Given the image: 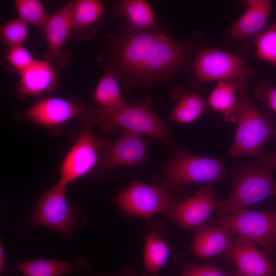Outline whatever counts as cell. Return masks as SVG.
Masks as SVG:
<instances>
[{
  "mask_svg": "<svg viewBox=\"0 0 276 276\" xmlns=\"http://www.w3.org/2000/svg\"><path fill=\"white\" fill-rule=\"evenodd\" d=\"M190 48L154 29H131L114 45L111 60L127 86L147 88L169 78L189 61Z\"/></svg>",
  "mask_w": 276,
  "mask_h": 276,
  "instance_id": "1",
  "label": "cell"
},
{
  "mask_svg": "<svg viewBox=\"0 0 276 276\" xmlns=\"http://www.w3.org/2000/svg\"><path fill=\"white\" fill-rule=\"evenodd\" d=\"M275 170L276 152L270 155L264 151L256 160L235 167L231 193L217 216H229L276 195V181L272 174Z\"/></svg>",
  "mask_w": 276,
  "mask_h": 276,
  "instance_id": "2",
  "label": "cell"
},
{
  "mask_svg": "<svg viewBox=\"0 0 276 276\" xmlns=\"http://www.w3.org/2000/svg\"><path fill=\"white\" fill-rule=\"evenodd\" d=\"M151 104V100L148 98L112 111L87 105L82 121L90 127L97 125L106 132L121 128L156 139L172 147L174 142L167 125L154 111Z\"/></svg>",
  "mask_w": 276,
  "mask_h": 276,
  "instance_id": "3",
  "label": "cell"
},
{
  "mask_svg": "<svg viewBox=\"0 0 276 276\" xmlns=\"http://www.w3.org/2000/svg\"><path fill=\"white\" fill-rule=\"evenodd\" d=\"M253 73L252 70L247 69L241 77L234 82L237 87L240 107L234 140L228 151L230 157L257 158L264 152L266 143L275 134L269 119L248 96L247 83Z\"/></svg>",
  "mask_w": 276,
  "mask_h": 276,
  "instance_id": "4",
  "label": "cell"
},
{
  "mask_svg": "<svg viewBox=\"0 0 276 276\" xmlns=\"http://www.w3.org/2000/svg\"><path fill=\"white\" fill-rule=\"evenodd\" d=\"M163 168L165 176L161 186L167 191L191 183H212L225 175L222 160L190 154L181 148L174 151Z\"/></svg>",
  "mask_w": 276,
  "mask_h": 276,
  "instance_id": "5",
  "label": "cell"
},
{
  "mask_svg": "<svg viewBox=\"0 0 276 276\" xmlns=\"http://www.w3.org/2000/svg\"><path fill=\"white\" fill-rule=\"evenodd\" d=\"M209 222L227 228L237 237L258 243L276 263V208L266 211L244 209L229 216L210 218Z\"/></svg>",
  "mask_w": 276,
  "mask_h": 276,
  "instance_id": "6",
  "label": "cell"
},
{
  "mask_svg": "<svg viewBox=\"0 0 276 276\" xmlns=\"http://www.w3.org/2000/svg\"><path fill=\"white\" fill-rule=\"evenodd\" d=\"M66 187L57 182L41 194L31 214V225L45 227L66 238L71 237L73 230L79 226L81 213L68 204Z\"/></svg>",
  "mask_w": 276,
  "mask_h": 276,
  "instance_id": "7",
  "label": "cell"
},
{
  "mask_svg": "<svg viewBox=\"0 0 276 276\" xmlns=\"http://www.w3.org/2000/svg\"><path fill=\"white\" fill-rule=\"evenodd\" d=\"M91 127L83 124L80 134L59 168L60 184L67 186L90 172L98 164L111 142L96 136Z\"/></svg>",
  "mask_w": 276,
  "mask_h": 276,
  "instance_id": "8",
  "label": "cell"
},
{
  "mask_svg": "<svg viewBox=\"0 0 276 276\" xmlns=\"http://www.w3.org/2000/svg\"><path fill=\"white\" fill-rule=\"evenodd\" d=\"M120 208L136 217L148 218L156 213L170 210L180 201L163 187L134 180L117 195Z\"/></svg>",
  "mask_w": 276,
  "mask_h": 276,
  "instance_id": "9",
  "label": "cell"
},
{
  "mask_svg": "<svg viewBox=\"0 0 276 276\" xmlns=\"http://www.w3.org/2000/svg\"><path fill=\"white\" fill-rule=\"evenodd\" d=\"M247 60L212 48L199 51L195 56L193 67L198 84L207 81L235 82L247 70Z\"/></svg>",
  "mask_w": 276,
  "mask_h": 276,
  "instance_id": "10",
  "label": "cell"
},
{
  "mask_svg": "<svg viewBox=\"0 0 276 276\" xmlns=\"http://www.w3.org/2000/svg\"><path fill=\"white\" fill-rule=\"evenodd\" d=\"M86 105L73 100L58 97L36 101L19 117L24 120L45 128H55L77 118L82 120Z\"/></svg>",
  "mask_w": 276,
  "mask_h": 276,
  "instance_id": "11",
  "label": "cell"
},
{
  "mask_svg": "<svg viewBox=\"0 0 276 276\" xmlns=\"http://www.w3.org/2000/svg\"><path fill=\"white\" fill-rule=\"evenodd\" d=\"M212 183L203 184L192 196L180 201L168 211L170 219L183 229L202 224L215 211L223 205L211 188Z\"/></svg>",
  "mask_w": 276,
  "mask_h": 276,
  "instance_id": "12",
  "label": "cell"
},
{
  "mask_svg": "<svg viewBox=\"0 0 276 276\" xmlns=\"http://www.w3.org/2000/svg\"><path fill=\"white\" fill-rule=\"evenodd\" d=\"M147 158V143L141 135L122 130L120 136L110 143L99 165L105 170L119 166H138Z\"/></svg>",
  "mask_w": 276,
  "mask_h": 276,
  "instance_id": "13",
  "label": "cell"
},
{
  "mask_svg": "<svg viewBox=\"0 0 276 276\" xmlns=\"http://www.w3.org/2000/svg\"><path fill=\"white\" fill-rule=\"evenodd\" d=\"M223 255L245 276H276L274 263L255 242L248 239L237 237Z\"/></svg>",
  "mask_w": 276,
  "mask_h": 276,
  "instance_id": "14",
  "label": "cell"
},
{
  "mask_svg": "<svg viewBox=\"0 0 276 276\" xmlns=\"http://www.w3.org/2000/svg\"><path fill=\"white\" fill-rule=\"evenodd\" d=\"M74 3L75 1L67 3L50 15L44 29L47 43L45 60L53 67L61 62L63 47L72 32Z\"/></svg>",
  "mask_w": 276,
  "mask_h": 276,
  "instance_id": "15",
  "label": "cell"
},
{
  "mask_svg": "<svg viewBox=\"0 0 276 276\" xmlns=\"http://www.w3.org/2000/svg\"><path fill=\"white\" fill-rule=\"evenodd\" d=\"M194 233L190 251L200 259H209L223 254L233 241L232 232L221 226L202 224L195 227Z\"/></svg>",
  "mask_w": 276,
  "mask_h": 276,
  "instance_id": "16",
  "label": "cell"
},
{
  "mask_svg": "<svg viewBox=\"0 0 276 276\" xmlns=\"http://www.w3.org/2000/svg\"><path fill=\"white\" fill-rule=\"evenodd\" d=\"M19 74L20 79L17 94L22 99L38 96L52 91L57 79L54 67L45 60L35 59Z\"/></svg>",
  "mask_w": 276,
  "mask_h": 276,
  "instance_id": "17",
  "label": "cell"
},
{
  "mask_svg": "<svg viewBox=\"0 0 276 276\" xmlns=\"http://www.w3.org/2000/svg\"><path fill=\"white\" fill-rule=\"evenodd\" d=\"M246 8L229 29L231 37L241 40L258 34L263 29L271 12V2L268 0H248Z\"/></svg>",
  "mask_w": 276,
  "mask_h": 276,
  "instance_id": "18",
  "label": "cell"
},
{
  "mask_svg": "<svg viewBox=\"0 0 276 276\" xmlns=\"http://www.w3.org/2000/svg\"><path fill=\"white\" fill-rule=\"evenodd\" d=\"M15 267L24 276H62L66 274L81 275L89 269L87 262L83 258L79 259L76 264L58 260L19 261Z\"/></svg>",
  "mask_w": 276,
  "mask_h": 276,
  "instance_id": "19",
  "label": "cell"
},
{
  "mask_svg": "<svg viewBox=\"0 0 276 276\" xmlns=\"http://www.w3.org/2000/svg\"><path fill=\"white\" fill-rule=\"evenodd\" d=\"M207 103L212 109L221 113L225 121L237 122L240 104L235 82H218L211 93Z\"/></svg>",
  "mask_w": 276,
  "mask_h": 276,
  "instance_id": "20",
  "label": "cell"
},
{
  "mask_svg": "<svg viewBox=\"0 0 276 276\" xmlns=\"http://www.w3.org/2000/svg\"><path fill=\"white\" fill-rule=\"evenodd\" d=\"M109 66L99 80L93 94V101L97 107L107 111L119 109L127 103Z\"/></svg>",
  "mask_w": 276,
  "mask_h": 276,
  "instance_id": "21",
  "label": "cell"
},
{
  "mask_svg": "<svg viewBox=\"0 0 276 276\" xmlns=\"http://www.w3.org/2000/svg\"><path fill=\"white\" fill-rule=\"evenodd\" d=\"M117 10V14L125 19L132 30L143 31L155 27L153 12L146 1H120Z\"/></svg>",
  "mask_w": 276,
  "mask_h": 276,
  "instance_id": "22",
  "label": "cell"
},
{
  "mask_svg": "<svg viewBox=\"0 0 276 276\" xmlns=\"http://www.w3.org/2000/svg\"><path fill=\"white\" fill-rule=\"evenodd\" d=\"M104 11V5L101 1H75L71 35L72 33H81L91 29L93 27H96L100 21Z\"/></svg>",
  "mask_w": 276,
  "mask_h": 276,
  "instance_id": "23",
  "label": "cell"
},
{
  "mask_svg": "<svg viewBox=\"0 0 276 276\" xmlns=\"http://www.w3.org/2000/svg\"><path fill=\"white\" fill-rule=\"evenodd\" d=\"M207 105V101L198 94L184 93L171 111L170 119L182 124L192 123L204 113Z\"/></svg>",
  "mask_w": 276,
  "mask_h": 276,
  "instance_id": "24",
  "label": "cell"
},
{
  "mask_svg": "<svg viewBox=\"0 0 276 276\" xmlns=\"http://www.w3.org/2000/svg\"><path fill=\"white\" fill-rule=\"evenodd\" d=\"M169 249L162 234L158 231L148 236L144 252V263L147 272L155 274L166 264Z\"/></svg>",
  "mask_w": 276,
  "mask_h": 276,
  "instance_id": "25",
  "label": "cell"
},
{
  "mask_svg": "<svg viewBox=\"0 0 276 276\" xmlns=\"http://www.w3.org/2000/svg\"><path fill=\"white\" fill-rule=\"evenodd\" d=\"M14 4L19 18L44 31L50 15L40 1L15 0Z\"/></svg>",
  "mask_w": 276,
  "mask_h": 276,
  "instance_id": "26",
  "label": "cell"
},
{
  "mask_svg": "<svg viewBox=\"0 0 276 276\" xmlns=\"http://www.w3.org/2000/svg\"><path fill=\"white\" fill-rule=\"evenodd\" d=\"M254 43L257 57L276 66V24L268 26L257 34Z\"/></svg>",
  "mask_w": 276,
  "mask_h": 276,
  "instance_id": "27",
  "label": "cell"
},
{
  "mask_svg": "<svg viewBox=\"0 0 276 276\" xmlns=\"http://www.w3.org/2000/svg\"><path fill=\"white\" fill-rule=\"evenodd\" d=\"M27 24L17 18L3 24L0 28L3 42L10 47L22 45L28 35Z\"/></svg>",
  "mask_w": 276,
  "mask_h": 276,
  "instance_id": "28",
  "label": "cell"
},
{
  "mask_svg": "<svg viewBox=\"0 0 276 276\" xmlns=\"http://www.w3.org/2000/svg\"><path fill=\"white\" fill-rule=\"evenodd\" d=\"M5 56L9 63L18 73L30 66L35 59L22 45L9 47L6 51Z\"/></svg>",
  "mask_w": 276,
  "mask_h": 276,
  "instance_id": "29",
  "label": "cell"
},
{
  "mask_svg": "<svg viewBox=\"0 0 276 276\" xmlns=\"http://www.w3.org/2000/svg\"><path fill=\"white\" fill-rule=\"evenodd\" d=\"M181 276H228L222 269L210 265H194L183 271Z\"/></svg>",
  "mask_w": 276,
  "mask_h": 276,
  "instance_id": "30",
  "label": "cell"
},
{
  "mask_svg": "<svg viewBox=\"0 0 276 276\" xmlns=\"http://www.w3.org/2000/svg\"><path fill=\"white\" fill-rule=\"evenodd\" d=\"M255 93L257 97L265 100L267 107L276 112V87L264 82L257 86Z\"/></svg>",
  "mask_w": 276,
  "mask_h": 276,
  "instance_id": "31",
  "label": "cell"
},
{
  "mask_svg": "<svg viewBox=\"0 0 276 276\" xmlns=\"http://www.w3.org/2000/svg\"><path fill=\"white\" fill-rule=\"evenodd\" d=\"M229 276H245V275H243L242 274H241V273L237 271L235 272L232 273Z\"/></svg>",
  "mask_w": 276,
  "mask_h": 276,
  "instance_id": "32",
  "label": "cell"
},
{
  "mask_svg": "<svg viewBox=\"0 0 276 276\" xmlns=\"http://www.w3.org/2000/svg\"><path fill=\"white\" fill-rule=\"evenodd\" d=\"M97 276H101V275H97Z\"/></svg>",
  "mask_w": 276,
  "mask_h": 276,
  "instance_id": "33",
  "label": "cell"
},
{
  "mask_svg": "<svg viewBox=\"0 0 276 276\" xmlns=\"http://www.w3.org/2000/svg\"><path fill=\"white\" fill-rule=\"evenodd\" d=\"M154 276H158V275H154Z\"/></svg>",
  "mask_w": 276,
  "mask_h": 276,
  "instance_id": "34",
  "label": "cell"
}]
</instances>
